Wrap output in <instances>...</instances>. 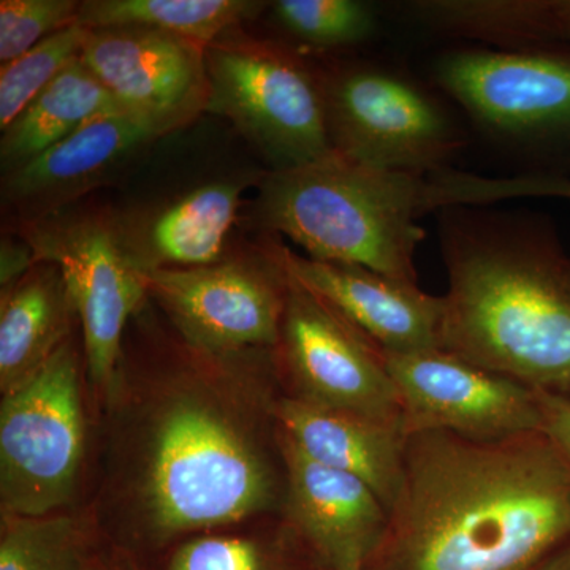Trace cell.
Masks as SVG:
<instances>
[{
	"label": "cell",
	"mask_w": 570,
	"mask_h": 570,
	"mask_svg": "<svg viewBox=\"0 0 570 570\" xmlns=\"http://www.w3.org/2000/svg\"><path fill=\"white\" fill-rule=\"evenodd\" d=\"M474 197L464 176L384 170L333 151L316 163L273 170L258 184L253 223L303 247L313 261L365 266L417 283L415 255L426 209Z\"/></svg>",
	"instance_id": "277c9868"
},
{
	"label": "cell",
	"mask_w": 570,
	"mask_h": 570,
	"mask_svg": "<svg viewBox=\"0 0 570 570\" xmlns=\"http://www.w3.org/2000/svg\"><path fill=\"white\" fill-rule=\"evenodd\" d=\"M333 151L384 170L439 174L463 148L449 112L417 82L374 66L324 80Z\"/></svg>",
	"instance_id": "ba28073f"
},
{
	"label": "cell",
	"mask_w": 570,
	"mask_h": 570,
	"mask_svg": "<svg viewBox=\"0 0 570 570\" xmlns=\"http://www.w3.org/2000/svg\"><path fill=\"white\" fill-rule=\"evenodd\" d=\"M264 6L250 0H85L77 22L86 29L141 26L208 47Z\"/></svg>",
	"instance_id": "7402d4cb"
},
{
	"label": "cell",
	"mask_w": 570,
	"mask_h": 570,
	"mask_svg": "<svg viewBox=\"0 0 570 570\" xmlns=\"http://www.w3.org/2000/svg\"><path fill=\"white\" fill-rule=\"evenodd\" d=\"M272 412L277 430L306 456L362 480L390 512L403 483V423L333 411L295 396L273 401Z\"/></svg>",
	"instance_id": "ac0fdd59"
},
{
	"label": "cell",
	"mask_w": 570,
	"mask_h": 570,
	"mask_svg": "<svg viewBox=\"0 0 570 570\" xmlns=\"http://www.w3.org/2000/svg\"><path fill=\"white\" fill-rule=\"evenodd\" d=\"M209 356V371L165 379L130 438L127 498L149 546L283 509L281 449L273 452L257 420L216 390Z\"/></svg>",
	"instance_id": "7a4b0ae2"
},
{
	"label": "cell",
	"mask_w": 570,
	"mask_h": 570,
	"mask_svg": "<svg viewBox=\"0 0 570 570\" xmlns=\"http://www.w3.org/2000/svg\"><path fill=\"white\" fill-rule=\"evenodd\" d=\"M164 137L129 112L92 119L9 174H3V206L21 225L39 223L66 212L82 195L108 183L149 142Z\"/></svg>",
	"instance_id": "2e32d148"
},
{
	"label": "cell",
	"mask_w": 570,
	"mask_h": 570,
	"mask_svg": "<svg viewBox=\"0 0 570 570\" xmlns=\"http://www.w3.org/2000/svg\"><path fill=\"white\" fill-rule=\"evenodd\" d=\"M406 434L448 431L474 441H502L542 431L535 390L434 348L384 354Z\"/></svg>",
	"instance_id": "7c38bea8"
},
{
	"label": "cell",
	"mask_w": 570,
	"mask_h": 570,
	"mask_svg": "<svg viewBox=\"0 0 570 570\" xmlns=\"http://www.w3.org/2000/svg\"><path fill=\"white\" fill-rule=\"evenodd\" d=\"M88 36L89 29L73 22L2 66L0 130H6L67 66L80 58Z\"/></svg>",
	"instance_id": "484cf974"
},
{
	"label": "cell",
	"mask_w": 570,
	"mask_h": 570,
	"mask_svg": "<svg viewBox=\"0 0 570 570\" xmlns=\"http://www.w3.org/2000/svg\"><path fill=\"white\" fill-rule=\"evenodd\" d=\"M206 111L223 116L257 146L275 170L333 153L324 80L296 52L255 40L206 47Z\"/></svg>",
	"instance_id": "5b68a950"
},
{
	"label": "cell",
	"mask_w": 570,
	"mask_h": 570,
	"mask_svg": "<svg viewBox=\"0 0 570 570\" xmlns=\"http://www.w3.org/2000/svg\"><path fill=\"white\" fill-rule=\"evenodd\" d=\"M141 276L148 296L195 351L235 355L279 346L291 279L272 243L214 265Z\"/></svg>",
	"instance_id": "9c48e42d"
},
{
	"label": "cell",
	"mask_w": 570,
	"mask_h": 570,
	"mask_svg": "<svg viewBox=\"0 0 570 570\" xmlns=\"http://www.w3.org/2000/svg\"><path fill=\"white\" fill-rule=\"evenodd\" d=\"M36 255L32 247L21 238V242L3 236L0 245V287L2 292L9 291L20 283L22 277L31 272L36 265Z\"/></svg>",
	"instance_id": "f1b7e54d"
},
{
	"label": "cell",
	"mask_w": 570,
	"mask_h": 570,
	"mask_svg": "<svg viewBox=\"0 0 570 570\" xmlns=\"http://www.w3.org/2000/svg\"><path fill=\"white\" fill-rule=\"evenodd\" d=\"M287 528L321 570H366L389 510L362 480L306 456L276 428Z\"/></svg>",
	"instance_id": "5bb4252c"
},
{
	"label": "cell",
	"mask_w": 570,
	"mask_h": 570,
	"mask_svg": "<svg viewBox=\"0 0 570 570\" xmlns=\"http://www.w3.org/2000/svg\"><path fill=\"white\" fill-rule=\"evenodd\" d=\"M272 9L285 32L317 50L354 47L377 31L376 10L360 0H277Z\"/></svg>",
	"instance_id": "d4e9b609"
},
{
	"label": "cell",
	"mask_w": 570,
	"mask_h": 570,
	"mask_svg": "<svg viewBox=\"0 0 570 570\" xmlns=\"http://www.w3.org/2000/svg\"><path fill=\"white\" fill-rule=\"evenodd\" d=\"M441 351L570 401L568 258L539 224L453 212Z\"/></svg>",
	"instance_id": "3957f363"
},
{
	"label": "cell",
	"mask_w": 570,
	"mask_h": 570,
	"mask_svg": "<svg viewBox=\"0 0 570 570\" xmlns=\"http://www.w3.org/2000/svg\"><path fill=\"white\" fill-rule=\"evenodd\" d=\"M568 279H569V285H570V261H569V265H568Z\"/></svg>",
	"instance_id": "d6a6232c"
},
{
	"label": "cell",
	"mask_w": 570,
	"mask_h": 570,
	"mask_svg": "<svg viewBox=\"0 0 570 570\" xmlns=\"http://www.w3.org/2000/svg\"><path fill=\"white\" fill-rule=\"evenodd\" d=\"M538 396L542 411V431L553 439L570 461V401L546 392H538Z\"/></svg>",
	"instance_id": "83f0119b"
},
{
	"label": "cell",
	"mask_w": 570,
	"mask_h": 570,
	"mask_svg": "<svg viewBox=\"0 0 570 570\" xmlns=\"http://www.w3.org/2000/svg\"><path fill=\"white\" fill-rule=\"evenodd\" d=\"M547 195L570 198V181L568 179L550 178L547 184Z\"/></svg>",
	"instance_id": "1f68e13d"
},
{
	"label": "cell",
	"mask_w": 570,
	"mask_h": 570,
	"mask_svg": "<svg viewBox=\"0 0 570 570\" xmlns=\"http://www.w3.org/2000/svg\"><path fill=\"white\" fill-rule=\"evenodd\" d=\"M570 543V461L543 431L407 434L403 483L366 570H531Z\"/></svg>",
	"instance_id": "6da1fadb"
},
{
	"label": "cell",
	"mask_w": 570,
	"mask_h": 570,
	"mask_svg": "<svg viewBox=\"0 0 570 570\" xmlns=\"http://www.w3.org/2000/svg\"><path fill=\"white\" fill-rule=\"evenodd\" d=\"M272 246L292 279L335 307L379 351L412 354L441 348L442 296L365 266L313 261L279 243Z\"/></svg>",
	"instance_id": "9a60e30c"
},
{
	"label": "cell",
	"mask_w": 570,
	"mask_h": 570,
	"mask_svg": "<svg viewBox=\"0 0 570 570\" xmlns=\"http://www.w3.org/2000/svg\"><path fill=\"white\" fill-rule=\"evenodd\" d=\"M81 62L124 110L160 134L206 111V47L141 26L89 29Z\"/></svg>",
	"instance_id": "4fadbf2b"
},
{
	"label": "cell",
	"mask_w": 570,
	"mask_h": 570,
	"mask_svg": "<svg viewBox=\"0 0 570 570\" xmlns=\"http://www.w3.org/2000/svg\"><path fill=\"white\" fill-rule=\"evenodd\" d=\"M91 570H141L135 564L132 558L121 553V551H99L96 560L92 562Z\"/></svg>",
	"instance_id": "f546056e"
},
{
	"label": "cell",
	"mask_w": 570,
	"mask_h": 570,
	"mask_svg": "<svg viewBox=\"0 0 570 570\" xmlns=\"http://www.w3.org/2000/svg\"><path fill=\"white\" fill-rule=\"evenodd\" d=\"M164 570L321 569L288 530L285 538L275 539L216 532L190 535L175 546Z\"/></svg>",
	"instance_id": "cb8c5ba5"
},
{
	"label": "cell",
	"mask_w": 570,
	"mask_h": 570,
	"mask_svg": "<svg viewBox=\"0 0 570 570\" xmlns=\"http://www.w3.org/2000/svg\"><path fill=\"white\" fill-rule=\"evenodd\" d=\"M77 317L58 266L37 262L0 302V392L21 389L70 337Z\"/></svg>",
	"instance_id": "ffe728a7"
},
{
	"label": "cell",
	"mask_w": 570,
	"mask_h": 570,
	"mask_svg": "<svg viewBox=\"0 0 570 570\" xmlns=\"http://www.w3.org/2000/svg\"><path fill=\"white\" fill-rule=\"evenodd\" d=\"M85 453L80 355L69 337L28 384L2 397V517H47L66 508Z\"/></svg>",
	"instance_id": "8992f818"
},
{
	"label": "cell",
	"mask_w": 570,
	"mask_h": 570,
	"mask_svg": "<svg viewBox=\"0 0 570 570\" xmlns=\"http://www.w3.org/2000/svg\"><path fill=\"white\" fill-rule=\"evenodd\" d=\"M434 77L489 132L570 149V51H453Z\"/></svg>",
	"instance_id": "30bf717a"
},
{
	"label": "cell",
	"mask_w": 570,
	"mask_h": 570,
	"mask_svg": "<svg viewBox=\"0 0 570 570\" xmlns=\"http://www.w3.org/2000/svg\"><path fill=\"white\" fill-rule=\"evenodd\" d=\"M246 187L249 179L208 183L159 208L115 216L127 257L140 273L217 264L228 255Z\"/></svg>",
	"instance_id": "e0dca14e"
},
{
	"label": "cell",
	"mask_w": 570,
	"mask_h": 570,
	"mask_svg": "<svg viewBox=\"0 0 570 570\" xmlns=\"http://www.w3.org/2000/svg\"><path fill=\"white\" fill-rule=\"evenodd\" d=\"M412 20L497 51H570V0H415Z\"/></svg>",
	"instance_id": "d6986e66"
},
{
	"label": "cell",
	"mask_w": 570,
	"mask_h": 570,
	"mask_svg": "<svg viewBox=\"0 0 570 570\" xmlns=\"http://www.w3.org/2000/svg\"><path fill=\"white\" fill-rule=\"evenodd\" d=\"M288 279L277 356L294 385L292 396L333 411L403 423L381 351L325 299Z\"/></svg>",
	"instance_id": "8fae6325"
},
{
	"label": "cell",
	"mask_w": 570,
	"mask_h": 570,
	"mask_svg": "<svg viewBox=\"0 0 570 570\" xmlns=\"http://www.w3.org/2000/svg\"><path fill=\"white\" fill-rule=\"evenodd\" d=\"M36 262L58 266L82 326V344L94 387L110 393L121 363L122 337L148 292L119 239L115 216L66 212L20 225Z\"/></svg>",
	"instance_id": "52a82bcc"
},
{
	"label": "cell",
	"mask_w": 570,
	"mask_h": 570,
	"mask_svg": "<svg viewBox=\"0 0 570 570\" xmlns=\"http://www.w3.org/2000/svg\"><path fill=\"white\" fill-rule=\"evenodd\" d=\"M77 0H2L0 2V62L20 58L41 40L77 22Z\"/></svg>",
	"instance_id": "4316f807"
},
{
	"label": "cell",
	"mask_w": 570,
	"mask_h": 570,
	"mask_svg": "<svg viewBox=\"0 0 570 570\" xmlns=\"http://www.w3.org/2000/svg\"><path fill=\"white\" fill-rule=\"evenodd\" d=\"M88 528L73 517H2L0 570H91Z\"/></svg>",
	"instance_id": "603a6c76"
},
{
	"label": "cell",
	"mask_w": 570,
	"mask_h": 570,
	"mask_svg": "<svg viewBox=\"0 0 570 570\" xmlns=\"http://www.w3.org/2000/svg\"><path fill=\"white\" fill-rule=\"evenodd\" d=\"M115 112L127 111L78 58L2 130L3 174L36 159L92 119Z\"/></svg>",
	"instance_id": "44dd1931"
},
{
	"label": "cell",
	"mask_w": 570,
	"mask_h": 570,
	"mask_svg": "<svg viewBox=\"0 0 570 570\" xmlns=\"http://www.w3.org/2000/svg\"><path fill=\"white\" fill-rule=\"evenodd\" d=\"M531 570H570V543Z\"/></svg>",
	"instance_id": "4dcf8cb0"
}]
</instances>
